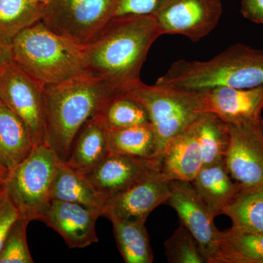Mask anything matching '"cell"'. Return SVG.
<instances>
[{"mask_svg":"<svg viewBox=\"0 0 263 263\" xmlns=\"http://www.w3.org/2000/svg\"><path fill=\"white\" fill-rule=\"evenodd\" d=\"M162 34L152 14L116 17L84 48L86 71L129 91L141 81L148 51Z\"/></svg>","mask_w":263,"mask_h":263,"instance_id":"obj_1","label":"cell"},{"mask_svg":"<svg viewBox=\"0 0 263 263\" xmlns=\"http://www.w3.org/2000/svg\"><path fill=\"white\" fill-rule=\"evenodd\" d=\"M127 92L86 72L63 82L46 85V144L65 162L83 125L116 95Z\"/></svg>","mask_w":263,"mask_h":263,"instance_id":"obj_2","label":"cell"},{"mask_svg":"<svg viewBox=\"0 0 263 263\" xmlns=\"http://www.w3.org/2000/svg\"><path fill=\"white\" fill-rule=\"evenodd\" d=\"M155 84L194 91L262 86L263 50L236 43L206 61L181 59L170 66Z\"/></svg>","mask_w":263,"mask_h":263,"instance_id":"obj_3","label":"cell"},{"mask_svg":"<svg viewBox=\"0 0 263 263\" xmlns=\"http://www.w3.org/2000/svg\"><path fill=\"white\" fill-rule=\"evenodd\" d=\"M13 61L45 85L63 82L86 72L84 48L38 22L11 44Z\"/></svg>","mask_w":263,"mask_h":263,"instance_id":"obj_4","label":"cell"},{"mask_svg":"<svg viewBox=\"0 0 263 263\" xmlns=\"http://www.w3.org/2000/svg\"><path fill=\"white\" fill-rule=\"evenodd\" d=\"M127 93L146 110L160 158L169 143L205 113L200 91L149 86L141 81Z\"/></svg>","mask_w":263,"mask_h":263,"instance_id":"obj_5","label":"cell"},{"mask_svg":"<svg viewBox=\"0 0 263 263\" xmlns=\"http://www.w3.org/2000/svg\"><path fill=\"white\" fill-rule=\"evenodd\" d=\"M62 161L48 145L36 146L30 155L10 171L5 190L20 215L37 220L51 200L52 183Z\"/></svg>","mask_w":263,"mask_h":263,"instance_id":"obj_6","label":"cell"},{"mask_svg":"<svg viewBox=\"0 0 263 263\" xmlns=\"http://www.w3.org/2000/svg\"><path fill=\"white\" fill-rule=\"evenodd\" d=\"M119 0H49L42 22L77 46L91 44L117 15Z\"/></svg>","mask_w":263,"mask_h":263,"instance_id":"obj_7","label":"cell"},{"mask_svg":"<svg viewBox=\"0 0 263 263\" xmlns=\"http://www.w3.org/2000/svg\"><path fill=\"white\" fill-rule=\"evenodd\" d=\"M45 90L46 85L13 60L0 72V100L23 121L35 146L46 144Z\"/></svg>","mask_w":263,"mask_h":263,"instance_id":"obj_8","label":"cell"},{"mask_svg":"<svg viewBox=\"0 0 263 263\" xmlns=\"http://www.w3.org/2000/svg\"><path fill=\"white\" fill-rule=\"evenodd\" d=\"M221 0H160L152 13L163 34H180L194 43L217 27Z\"/></svg>","mask_w":263,"mask_h":263,"instance_id":"obj_9","label":"cell"},{"mask_svg":"<svg viewBox=\"0 0 263 263\" xmlns=\"http://www.w3.org/2000/svg\"><path fill=\"white\" fill-rule=\"evenodd\" d=\"M165 203L177 212L181 223L195 237L207 263H216L221 231L214 217L190 181L171 180Z\"/></svg>","mask_w":263,"mask_h":263,"instance_id":"obj_10","label":"cell"},{"mask_svg":"<svg viewBox=\"0 0 263 263\" xmlns=\"http://www.w3.org/2000/svg\"><path fill=\"white\" fill-rule=\"evenodd\" d=\"M259 122L228 124L230 142L224 164L232 179L243 190L263 185V135Z\"/></svg>","mask_w":263,"mask_h":263,"instance_id":"obj_11","label":"cell"},{"mask_svg":"<svg viewBox=\"0 0 263 263\" xmlns=\"http://www.w3.org/2000/svg\"><path fill=\"white\" fill-rule=\"evenodd\" d=\"M169 182L160 171L108 199L101 216L110 221H146L151 213L168 199Z\"/></svg>","mask_w":263,"mask_h":263,"instance_id":"obj_12","label":"cell"},{"mask_svg":"<svg viewBox=\"0 0 263 263\" xmlns=\"http://www.w3.org/2000/svg\"><path fill=\"white\" fill-rule=\"evenodd\" d=\"M100 209L74 202L51 200L38 216L65 240L70 249H83L98 243L96 221Z\"/></svg>","mask_w":263,"mask_h":263,"instance_id":"obj_13","label":"cell"},{"mask_svg":"<svg viewBox=\"0 0 263 263\" xmlns=\"http://www.w3.org/2000/svg\"><path fill=\"white\" fill-rule=\"evenodd\" d=\"M160 158L109 155L86 176L107 200L160 172Z\"/></svg>","mask_w":263,"mask_h":263,"instance_id":"obj_14","label":"cell"},{"mask_svg":"<svg viewBox=\"0 0 263 263\" xmlns=\"http://www.w3.org/2000/svg\"><path fill=\"white\" fill-rule=\"evenodd\" d=\"M204 112L227 124L259 122L263 109V85L250 89L217 87L200 91Z\"/></svg>","mask_w":263,"mask_h":263,"instance_id":"obj_15","label":"cell"},{"mask_svg":"<svg viewBox=\"0 0 263 263\" xmlns=\"http://www.w3.org/2000/svg\"><path fill=\"white\" fill-rule=\"evenodd\" d=\"M195 123L176 137L161 157V173L169 181L191 182L202 167V152Z\"/></svg>","mask_w":263,"mask_h":263,"instance_id":"obj_16","label":"cell"},{"mask_svg":"<svg viewBox=\"0 0 263 263\" xmlns=\"http://www.w3.org/2000/svg\"><path fill=\"white\" fill-rule=\"evenodd\" d=\"M191 183L214 218L243 190L232 179L224 162L202 166Z\"/></svg>","mask_w":263,"mask_h":263,"instance_id":"obj_17","label":"cell"},{"mask_svg":"<svg viewBox=\"0 0 263 263\" xmlns=\"http://www.w3.org/2000/svg\"><path fill=\"white\" fill-rule=\"evenodd\" d=\"M108 133L96 117L88 120L74 139L65 163L76 171L89 174L110 155Z\"/></svg>","mask_w":263,"mask_h":263,"instance_id":"obj_18","label":"cell"},{"mask_svg":"<svg viewBox=\"0 0 263 263\" xmlns=\"http://www.w3.org/2000/svg\"><path fill=\"white\" fill-rule=\"evenodd\" d=\"M34 147L23 121L0 100V165L9 173Z\"/></svg>","mask_w":263,"mask_h":263,"instance_id":"obj_19","label":"cell"},{"mask_svg":"<svg viewBox=\"0 0 263 263\" xmlns=\"http://www.w3.org/2000/svg\"><path fill=\"white\" fill-rule=\"evenodd\" d=\"M51 200L74 202L92 209H103L105 197L95 189L86 174L62 162L52 183Z\"/></svg>","mask_w":263,"mask_h":263,"instance_id":"obj_20","label":"cell"},{"mask_svg":"<svg viewBox=\"0 0 263 263\" xmlns=\"http://www.w3.org/2000/svg\"><path fill=\"white\" fill-rule=\"evenodd\" d=\"M216 263H263V232L221 231Z\"/></svg>","mask_w":263,"mask_h":263,"instance_id":"obj_21","label":"cell"},{"mask_svg":"<svg viewBox=\"0 0 263 263\" xmlns=\"http://www.w3.org/2000/svg\"><path fill=\"white\" fill-rule=\"evenodd\" d=\"M108 142L110 155L160 158L151 124L108 131Z\"/></svg>","mask_w":263,"mask_h":263,"instance_id":"obj_22","label":"cell"},{"mask_svg":"<svg viewBox=\"0 0 263 263\" xmlns=\"http://www.w3.org/2000/svg\"><path fill=\"white\" fill-rule=\"evenodd\" d=\"M114 234L126 263H152L154 254L146 221L114 220Z\"/></svg>","mask_w":263,"mask_h":263,"instance_id":"obj_23","label":"cell"},{"mask_svg":"<svg viewBox=\"0 0 263 263\" xmlns=\"http://www.w3.org/2000/svg\"><path fill=\"white\" fill-rule=\"evenodd\" d=\"M43 13L32 0H0V38L11 46L21 32L42 22Z\"/></svg>","mask_w":263,"mask_h":263,"instance_id":"obj_24","label":"cell"},{"mask_svg":"<svg viewBox=\"0 0 263 263\" xmlns=\"http://www.w3.org/2000/svg\"><path fill=\"white\" fill-rule=\"evenodd\" d=\"M195 126L202 152V166L224 162L230 142L228 124L214 114L204 113L197 119Z\"/></svg>","mask_w":263,"mask_h":263,"instance_id":"obj_25","label":"cell"},{"mask_svg":"<svg viewBox=\"0 0 263 263\" xmlns=\"http://www.w3.org/2000/svg\"><path fill=\"white\" fill-rule=\"evenodd\" d=\"M95 117L108 131L150 124L146 110L127 92L110 99Z\"/></svg>","mask_w":263,"mask_h":263,"instance_id":"obj_26","label":"cell"},{"mask_svg":"<svg viewBox=\"0 0 263 263\" xmlns=\"http://www.w3.org/2000/svg\"><path fill=\"white\" fill-rule=\"evenodd\" d=\"M233 228L243 231L263 232V185L243 189L223 210Z\"/></svg>","mask_w":263,"mask_h":263,"instance_id":"obj_27","label":"cell"},{"mask_svg":"<svg viewBox=\"0 0 263 263\" xmlns=\"http://www.w3.org/2000/svg\"><path fill=\"white\" fill-rule=\"evenodd\" d=\"M170 263H207L197 240L182 223L164 242Z\"/></svg>","mask_w":263,"mask_h":263,"instance_id":"obj_28","label":"cell"},{"mask_svg":"<svg viewBox=\"0 0 263 263\" xmlns=\"http://www.w3.org/2000/svg\"><path fill=\"white\" fill-rule=\"evenodd\" d=\"M29 219L20 216L10 228L0 252V263L34 262L27 240Z\"/></svg>","mask_w":263,"mask_h":263,"instance_id":"obj_29","label":"cell"},{"mask_svg":"<svg viewBox=\"0 0 263 263\" xmlns=\"http://www.w3.org/2000/svg\"><path fill=\"white\" fill-rule=\"evenodd\" d=\"M20 216L18 209L5 190L0 195V252L8 232Z\"/></svg>","mask_w":263,"mask_h":263,"instance_id":"obj_30","label":"cell"},{"mask_svg":"<svg viewBox=\"0 0 263 263\" xmlns=\"http://www.w3.org/2000/svg\"><path fill=\"white\" fill-rule=\"evenodd\" d=\"M159 1L160 0H119L116 17L152 15Z\"/></svg>","mask_w":263,"mask_h":263,"instance_id":"obj_31","label":"cell"},{"mask_svg":"<svg viewBox=\"0 0 263 263\" xmlns=\"http://www.w3.org/2000/svg\"><path fill=\"white\" fill-rule=\"evenodd\" d=\"M240 13L251 22L263 24V0H242Z\"/></svg>","mask_w":263,"mask_h":263,"instance_id":"obj_32","label":"cell"},{"mask_svg":"<svg viewBox=\"0 0 263 263\" xmlns=\"http://www.w3.org/2000/svg\"><path fill=\"white\" fill-rule=\"evenodd\" d=\"M13 60V51L10 45L0 38V72L5 66Z\"/></svg>","mask_w":263,"mask_h":263,"instance_id":"obj_33","label":"cell"},{"mask_svg":"<svg viewBox=\"0 0 263 263\" xmlns=\"http://www.w3.org/2000/svg\"><path fill=\"white\" fill-rule=\"evenodd\" d=\"M5 178L0 176V195L3 194L5 190Z\"/></svg>","mask_w":263,"mask_h":263,"instance_id":"obj_34","label":"cell"},{"mask_svg":"<svg viewBox=\"0 0 263 263\" xmlns=\"http://www.w3.org/2000/svg\"><path fill=\"white\" fill-rule=\"evenodd\" d=\"M8 172L4 168V167H2L1 165H0V176H2V177L5 178V179H6L7 176H8Z\"/></svg>","mask_w":263,"mask_h":263,"instance_id":"obj_35","label":"cell"},{"mask_svg":"<svg viewBox=\"0 0 263 263\" xmlns=\"http://www.w3.org/2000/svg\"><path fill=\"white\" fill-rule=\"evenodd\" d=\"M34 3H37V4L42 5V6L45 7L46 5L48 4L49 0H32Z\"/></svg>","mask_w":263,"mask_h":263,"instance_id":"obj_36","label":"cell"},{"mask_svg":"<svg viewBox=\"0 0 263 263\" xmlns=\"http://www.w3.org/2000/svg\"><path fill=\"white\" fill-rule=\"evenodd\" d=\"M259 124H260L261 131H262L263 135V119H260V122H259Z\"/></svg>","mask_w":263,"mask_h":263,"instance_id":"obj_37","label":"cell"}]
</instances>
